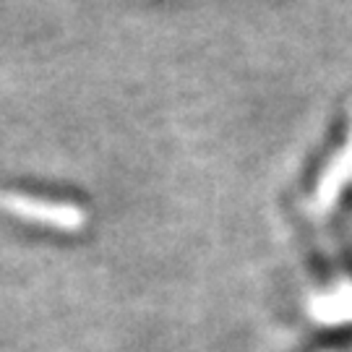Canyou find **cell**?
<instances>
[{
  "mask_svg": "<svg viewBox=\"0 0 352 352\" xmlns=\"http://www.w3.org/2000/svg\"><path fill=\"white\" fill-rule=\"evenodd\" d=\"M352 183V107H350V123H347V133L342 146L334 151V157L324 164V173L318 175L308 201V214L311 217H327L337 201H340L342 190Z\"/></svg>",
  "mask_w": 352,
  "mask_h": 352,
  "instance_id": "2",
  "label": "cell"
},
{
  "mask_svg": "<svg viewBox=\"0 0 352 352\" xmlns=\"http://www.w3.org/2000/svg\"><path fill=\"white\" fill-rule=\"evenodd\" d=\"M308 314L318 324L340 327L352 324V285H340L337 289H329L324 295H316L308 302Z\"/></svg>",
  "mask_w": 352,
  "mask_h": 352,
  "instance_id": "3",
  "label": "cell"
},
{
  "mask_svg": "<svg viewBox=\"0 0 352 352\" xmlns=\"http://www.w3.org/2000/svg\"><path fill=\"white\" fill-rule=\"evenodd\" d=\"M0 212L26 219V222L55 227V230H63V232H76L89 222L87 212L76 204L47 201V199L13 193V190H0Z\"/></svg>",
  "mask_w": 352,
  "mask_h": 352,
  "instance_id": "1",
  "label": "cell"
}]
</instances>
